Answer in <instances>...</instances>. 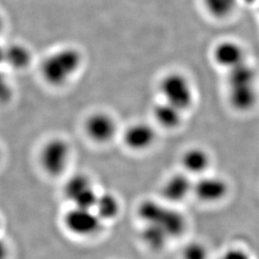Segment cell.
I'll use <instances>...</instances> for the list:
<instances>
[{
    "label": "cell",
    "instance_id": "6da1fadb",
    "mask_svg": "<svg viewBox=\"0 0 259 259\" xmlns=\"http://www.w3.org/2000/svg\"><path fill=\"white\" fill-rule=\"evenodd\" d=\"M82 57L78 50L71 47H62L48 55L40 65V76L48 85L62 87L78 72Z\"/></svg>",
    "mask_w": 259,
    "mask_h": 259
},
{
    "label": "cell",
    "instance_id": "7a4b0ae2",
    "mask_svg": "<svg viewBox=\"0 0 259 259\" xmlns=\"http://www.w3.org/2000/svg\"><path fill=\"white\" fill-rule=\"evenodd\" d=\"M137 215L143 224H153L161 228L170 239L181 237L187 227L185 215L171 205L146 199L137 207Z\"/></svg>",
    "mask_w": 259,
    "mask_h": 259
},
{
    "label": "cell",
    "instance_id": "3957f363",
    "mask_svg": "<svg viewBox=\"0 0 259 259\" xmlns=\"http://www.w3.org/2000/svg\"><path fill=\"white\" fill-rule=\"evenodd\" d=\"M71 147L63 138L53 137L47 140L39 153V164L47 176L57 178L68 169L71 162Z\"/></svg>",
    "mask_w": 259,
    "mask_h": 259
},
{
    "label": "cell",
    "instance_id": "277c9868",
    "mask_svg": "<svg viewBox=\"0 0 259 259\" xmlns=\"http://www.w3.org/2000/svg\"><path fill=\"white\" fill-rule=\"evenodd\" d=\"M159 93L162 100L176 106L183 112L193 105L195 93L191 81L183 74L170 72L160 80Z\"/></svg>",
    "mask_w": 259,
    "mask_h": 259
},
{
    "label": "cell",
    "instance_id": "5b68a950",
    "mask_svg": "<svg viewBox=\"0 0 259 259\" xmlns=\"http://www.w3.org/2000/svg\"><path fill=\"white\" fill-rule=\"evenodd\" d=\"M67 232L81 238H91L103 230L104 222L94 210L73 206L66 210L62 219Z\"/></svg>",
    "mask_w": 259,
    "mask_h": 259
},
{
    "label": "cell",
    "instance_id": "8992f818",
    "mask_svg": "<svg viewBox=\"0 0 259 259\" xmlns=\"http://www.w3.org/2000/svg\"><path fill=\"white\" fill-rule=\"evenodd\" d=\"M63 195L73 206L94 210L99 193L88 175L77 173L66 180Z\"/></svg>",
    "mask_w": 259,
    "mask_h": 259
},
{
    "label": "cell",
    "instance_id": "52a82bcc",
    "mask_svg": "<svg viewBox=\"0 0 259 259\" xmlns=\"http://www.w3.org/2000/svg\"><path fill=\"white\" fill-rule=\"evenodd\" d=\"M83 127L88 139L99 145L112 142L118 131L115 118L103 111L94 112L88 115L84 122Z\"/></svg>",
    "mask_w": 259,
    "mask_h": 259
},
{
    "label": "cell",
    "instance_id": "ba28073f",
    "mask_svg": "<svg viewBox=\"0 0 259 259\" xmlns=\"http://www.w3.org/2000/svg\"><path fill=\"white\" fill-rule=\"evenodd\" d=\"M228 191L229 186L224 179L205 174L194 181L192 195L201 202L214 204L224 200Z\"/></svg>",
    "mask_w": 259,
    "mask_h": 259
},
{
    "label": "cell",
    "instance_id": "9c48e42d",
    "mask_svg": "<svg viewBox=\"0 0 259 259\" xmlns=\"http://www.w3.org/2000/svg\"><path fill=\"white\" fill-rule=\"evenodd\" d=\"M156 139L157 133L154 126L145 122H134L125 128L122 135L125 147L136 153L150 149Z\"/></svg>",
    "mask_w": 259,
    "mask_h": 259
},
{
    "label": "cell",
    "instance_id": "30bf717a",
    "mask_svg": "<svg viewBox=\"0 0 259 259\" xmlns=\"http://www.w3.org/2000/svg\"><path fill=\"white\" fill-rule=\"evenodd\" d=\"M186 172H178L169 176L161 186L162 198L169 205L186 200L193 192L194 181Z\"/></svg>",
    "mask_w": 259,
    "mask_h": 259
},
{
    "label": "cell",
    "instance_id": "8fae6325",
    "mask_svg": "<svg viewBox=\"0 0 259 259\" xmlns=\"http://www.w3.org/2000/svg\"><path fill=\"white\" fill-rule=\"evenodd\" d=\"M215 63L228 71L247 62L246 52L243 47L233 40L221 41L213 51Z\"/></svg>",
    "mask_w": 259,
    "mask_h": 259
},
{
    "label": "cell",
    "instance_id": "7c38bea8",
    "mask_svg": "<svg viewBox=\"0 0 259 259\" xmlns=\"http://www.w3.org/2000/svg\"><path fill=\"white\" fill-rule=\"evenodd\" d=\"M228 102L233 109L240 113L252 110L258 102L256 84L228 87Z\"/></svg>",
    "mask_w": 259,
    "mask_h": 259
},
{
    "label": "cell",
    "instance_id": "4fadbf2b",
    "mask_svg": "<svg viewBox=\"0 0 259 259\" xmlns=\"http://www.w3.org/2000/svg\"><path fill=\"white\" fill-rule=\"evenodd\" d=\"M210 154L201 147H191L181 154V164L183 171L189 176L205 175L210 165Z\"/></svg>",
    "mask_w": 259,
    "mask_h": 259
},
{
    "label": "cell",
    "instance_id": "5bb4252c",
    "mask_svg": "<svg viewBox=\"0 0 259 259\" xmlns=\"http://www.w3.org/2000/svg\"><path fill=\"white\" fill-rule=\"evenodd\" d=\"M183 111L176 106L160 100L153 107L152 114L155 122L164 130H176L181 126L183 121Z\"/></svg>",
    "mask_w": 259,
    "mask_h": 259
},
{
    "label": "cell",
    "instance_id": "9a60e30c",
    "mask_svg": "<svg viewBox=\"0 0 259 259\" xmlns=\"http://www.w3.org/2000/svg\"><path fill=\"white\" fill-rule=\"evenodd\" d=\"M3 61L14 70L27 68L32 61L31 52L26 46L12 44L7 46L2 52Z\"/></svg>",
    "mask_w": 259,
    "mask_h": 259
},
{
    "label": "cell",
    "instance_id": "2e32d148",
    "mask_svg": "<svg viewBox=\"0 0 259 259\" xmlns=\"http://www.w3.org/2000/svg\"><path fill=\"white\" fill-rule=\"evenodd\" d=\"M94 210L104 223L113 221L121 212V202L114 193L108 191L99 193Z\"/></svg>",
    "mask_w": 259,
    "mask_h": 259
},
{
    "label": "cell",
    "instance_id": "e0dca14e",
    "mask_svg": "<svg viewBox=\"0 0 259 259\" xmlns=\"http://www.w3.org/2000/svg\"><path fill=\"white\" fill-rule=\"evenodd\" d=\"M140 237L143 243L153 252H159L164 249L171 240L161 228L153 224H143Z\"/></svg>",
    "mask_w": 259,
    "mask_h": 259
},
{
    "label": "cell",
    "instance_id": "ac0fdd59",
    "mask_svg": "<svg viewBox=\"0 0 259 259\" xmlns=\"http://www.w3.org/2000/svg\"><path fill=\"white\" fill-rule=\"evenodd\" d=\"M257 79V73L251 65L245 63L236 66L228 71V87L239 86L247 84H255Z\"/></svg>",
    "mask_w": 259,
    "mask_h": 259
},
{
    "label": "cell",
    "instance_id": "d6986e66",
    "mask_svg": "<svg viewBox=\"0 0 259 259\" xmlns=\"http://www.w3.org/2000/svg\"><path fill=\"white\" fill-rule=\"evenodd\" d=\"M239 0H202L205 10L211 16L223 20L234 12Z\"/></svg>",
    "mask_w": 259,
    "mask_h": 259
},
{
    "label": "cell",
    "instance_id": "ffe728a7",
    "mask_svg": "<svg viewBox=\"0 0 259 259\" xmlns=\"http://www.w3.org/2000/svg\"><path fill=\"white\" fill-rule=\"evenodd\" d=\"M182 259H208L209 252L207 247L200 242H189L181 252Z\"/></svg>",
    "mask_w": 259,
    "mask_h": 259
},
{
    "label": "cell",
    "instance_id": "44dd1931",
    "mask_svg": "<svg viewBox=\"0 0 259 259\" xmlns=\"http://www.w3.org/2000/svg\"><path fill=\"white\" fill-rule=\"evenodd\" d=\"M220 259H252L251 255L240 247H230L223 252Z\"/></svg>",
    "mask_w": 259,
    "mask_h": 259
},
{
    "label": "cell",
    "instance_id": "7402d4cb",
    "mask_svg": "<svg viewBox=\"0 0 259 259\" xmlns=\"http://www.w3.org/2000/svg\"><path fill=\"white\" fill-rule=\"evenodd\" d=\"M242 1L247 3V5H254V4L259 5V0H242Z\"/></svg>",
    "mask_w": 259,
    "mask_h": 259
}]
</instances>
